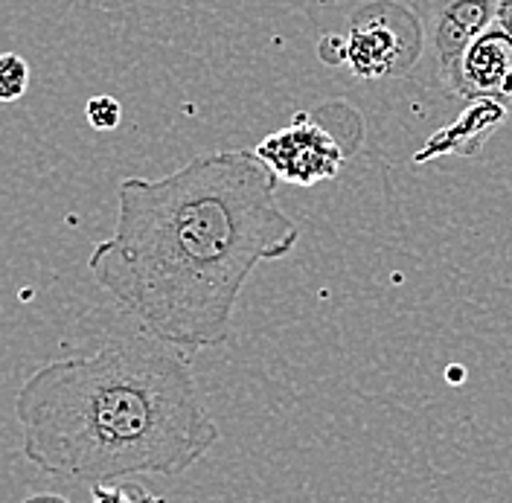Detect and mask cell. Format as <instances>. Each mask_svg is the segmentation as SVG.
Segmentation results:
<instances>
[{
    "label": "cell",
    "mask_w": 512,
    "mask_h": 503,
    "mask_svg": "<svg viewBox=\"0 0 512 503\" xmlns=\"http://www.w3.org/2000/svg\"><path fill=\"white\" fill-rule=\"evenodd\" d=\"M30 64L18 53H0V102H15L27 94Z\"/></svg>",
    "instance_id": "ba28073f"
},
{
    "label": "cell",
    "mask_w": 512,
    "mask_h": 503,
    "mask_svg": "<svg viewBox=\"0 0 512 503\" xmlns=\"http://www.w3.org/2000/svg\"><path fill=\"white\" fill-rule=\"evenodd\" d=\"M463 378H466V370H463V367H448V381H451V384H454V381L460 384Z\"/></svg>",
    "instance_id": "5bb4252c"
},
{
    "label": "cell",
    "mask_w": 512,
    "mask_h": 503,
    "mask_svg": "<svg viewBox=\"0 0 512 503\" xmlns=\"http://www.w3.org/2000/svg\"><path fill=\"white\" fill-rule=\"evenodd\" d=\"M94 503H166L163 498H149L140 486H94Z\"/></svg>",
    "instance_id": "30bf717a"
},
{
    "label": "cell",
    "mask_w": 512,
    "mask_h": 503,
    "mask_svg": "<svg viewBox=\"0 0 512 503\" xmlns=\"http://www.w3.org/2000/svg\"><path fill=\"white\" fill-rule=\"evenodd\" d=\"M501 0H416V15L422 24V70L428 82L451 94L457 64L466 47L489 30Z\"/></svg>",
    "instance_id": "277c9868"
},
{
    "label": "cell",
    "mask_w": 512,
    "mask_h": 503,
    "mask_svg": "<svg viewBox=\"0 0 512 503\" xmlns=\"http://www.w3.org/2000/svg\"><path fill=\"white\" fill-rule=\"evenodd\" d=\"M85 117L96 131H114L123 120V105L108 94H96L85 105Z\"/></svg>",
    "instance_id": "9c48e42d"
},
{
    "label": "cell",
    "mask_w": 512,
    "mask_h": 503,
    "mask_svg": "<svg viewBox=\"0 0 512 503\" xmlns=\"http://www.w3.org/2000/svg\"><path fill=\"white\" fill-rule=\"evenodd\" d=\"M498 30L504 32L512 41V0H501L498 9H495V21H492Z\"/></svg>",
    "instance_id": "7c38bea8"
},
{
    "label": "cell",
    "mask_w": 512,
    "mask_h": 503,
    "mask_svg": "<svg viewBox=\"0 0 512 503\" xmlns=\"http://www.w3.org/2000/svg\"><path fill=\"white\" fill-rule=\"evenodd\" d=\"M318 56L326 64L347 62V35H326V38L320 41Z\"/></svg>",
    "instance_id": "8fae6325"
},
{
    "label": "cell",
    "mask_w": 512,
    "mask_h": 503,
    "mask_svg": "<svg viewBox=\"0 0 512 503\" xmlns=\"http://www.w3.org/2000/svg\"><path fill=\"white\" fill-rule=\"evenodd\" d=\"M422 59V24L396 0L364 3L347 32V64L358 79L402 76Z\"/></svg>",
    "instance_id": "3957f363"
},
{
    "label": "cell",
    "mask_w": 512,
    "mask_h": 503,
    "mask_svg": "<svg viewBox=\"0 0 512 503\" xmlns=\"http://www.w3.org/2000/svg\"><path fill=\"white\" fill-rule=\"evenodd\" d=\"M512 79V41L495 24L483 30L466 47L463 59L457 64L451 99L472 102L480 96L504 99V91Z\"/></svg>",
    "instance_id": "8992f818"
},
{
    "label": "cell",
    "mask_w": 512,
    "mask_h": 503,
    "mask_svg": "<svg viewBox=\"0 0 512 503\" xmlns=\"http://www.w3.org/2000/svg\"><path fill=\"white\" fill-rule=\"evenodd\" d=\"M507 114L510 111L501 99H492V96L472 99L451 126L434 131L425 140V146L414 155V163H428V160L448 158V155L466 160L480 158L483 143L507 123Z\"/></svg>",
    "instance_id": "52a82bcc"
},
{
    "label": "cell",
    "mask_w": 512,
    "mask_h": 503,
    "mask_svg": "<svg viewBox=\"0 0 512 503\" xmlns=\"http://www.w3.org/2000/svg\"><path fill=\"white\" fill-rule=\"evenodd\" d=\"M163 346L131 338L38 367L15 396L24 457L91 486L192 469L219 428L190 367Z\"/></svg>",
    "instance_id": "7a4b0ae2"
},
{
    "label": "cell",
    "mask_w": 512,
    "mask_h": 503,
    "mask_svg": "<svg viewBox=\"0 0 512 503\" xmlns=\"http://www.w3.org/2000/svg\"><path fill=\"white\" fill-rule=\"evenodd\" d=\"M254 155L277 181L291 187H318L332 181L347 160L338 140L306 111L294 114L286 128L259 140Z\"/></svg>",
    "instance_id": "5b68a950"
},
{
    "label": "cell",
    "mask_w": 512,
    "mask_h": 503,
    "mask_svg": "<svg viewBox=\"0 0 512 503\" xmlns=\"http://www.w3.org/2000/svg\"><path fill=\"white\" fill-rule=\"evenodd\" d=\"M277 184L248 149L192 158L158 181L126 178L114 230L88 259L96 285L160 344L222 346L256 265L297 248Z\"/></svg>",
    "instance_id": "6da1fadb"
},
{
    "label": "cell",
    "mask_w": 512,
    "mask_h": 503,
    "mask_svg": "<svg viewBox=\"0 0 512 503\" xmlns=\"http://www.w3.org/2000/svg\"><path fill=\"white\" fill-rule=\"evenodd\" d=\"M24 503H70L62 495H50V492H44V495H30Z\"/></svg>",
    "instance_id": "4fadbf2b"
}]
</instances>
